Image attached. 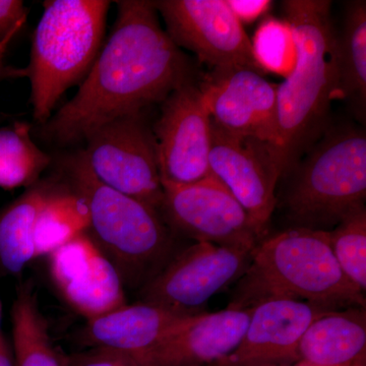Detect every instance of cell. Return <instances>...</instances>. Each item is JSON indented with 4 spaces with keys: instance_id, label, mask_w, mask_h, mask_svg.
Here are the masks:
<instances>
[{
    "instance_id": "1",
    "label": "cell",
    "mask_w": 366,
    "mask_h": 366,
    "mask_svg": "<svg viewBox=\"0 0 366 366\" xmlns=\"http://www.w3.org/2000/svg\"><path fill=\"white\" fill-rule=\"evenodd\" d=\"M192 81L189 60L158 20L153 1L117 2L112 34L78 93L44 124L57 144L83 141L100 125L142 113Z\"/></svg>"
},
{
    "instance_id": "2",
    "label": "cell",
    "mask_w": 366,
    "mask_h": 366,
    "mask_svg": "<svg viewBox=\"0 0 366 366\" xmlns=\"http://www.w3.org/2000/svg\"><path fill=\"white\" fill-rule=\"evenodd\" d=\"M327 0H287L285 20L295 41L292 71L277 85L274 136L264 144L279 177L290 174L327 132L338 99V35Z\"/></svg>"
},
{
    "instance_id": "3",
    "label": "cell",
    "mask_w": 366,
    "mask_h": 366,
    "mask_svg": "<svg viewBox=\"0 0 366 366\" xmlns=\"http://www.w3.org/2000/svg\"><path fill=\"white\" fill-rule=\"evenodd\" d=\"M272 300L305 301L330 310L365 307L363 292L335 259L327 231L298 227L257 244L228 307L249 310Z\"/></svg>"
},
{
    "instance_id": "4",
    "label": "cell",
    "mask_w": 366,
    "mask_h": 366,
    "mask_svg": "<svg viewBox=\"0 0 366 366\" xmlns=\"http://www.w3.org/2000/svg\"><path fill=\"white\" fill-rule=\"evenodd\" d=\"M64 170L69 187L88 207V234L124 285L144 287L174 257L172 236L157 209L99 180L81 152L66 159Z\"/></svg>"
},
{
    "instance_id": "5",
    "label": "cell",
    "mask_w": 366,
    "mask_h": 366,
    "mask_svg": "<svg viewBox=\"0 0 366 366\" xmlns=\"http://www.w3.org/2000/svg\"><path fill=\"white\" fill-rule=\"evenodd\" d=\"M109 6L105 0L45 2L25 69L36 122L44 125L64 92L90 71L102 48Z\"/></svg>"
},
{
    "instance_id": "6",
    "label": "cell",
    "mask_w": 366,
    "mask_h": 366,
    "mask_svg": "<svg viewBox=\"0 0 366 366\" xmlns=\"http://www.w3.org/2000/svg\"><path fill=\"white\" fill-rule=\"evenodd\" d=\"M285 199L296 227L330 231L365 208V132L353 127L327 129L296 166Z\"/></svg>"
},
{
    "instance_id": "7",
    "label": "cell",
    "mask_w": 366,
    "mask_h": 366,
    "mask_svg": "<svg viewBox=\"0 0 366 366\" xmlns=\"http://www.w3.org/2000/svg\"><path fill=\"white\" fill-rule=\"evenodd\" d=\"M81 152L95 177L112 189L161 209L163 187L154 132L142 113L100 125Z\"/></svg>"
},
{
    "instance_id": "8",
    "label": "cell",
    "mask_w": 366,
    "mask_h": 366,
    "mask_svg": "<svg viewBox=\"0 0 366 366\" xmlns=\"http://www.w3.org/2000/svg\"><path fill=\"white\" fill-rule=\"evenodd\" d=\"M161 209L171 227L197 242L254 250L266 234L215 175L189 184L162 183Z\"/></svg>"
},
{
    "instance_id": "9",
    "label": "cell",
    "mask_w": 366,
    "mask_h": 366,
    "mask_svg": "<svg viewBox=\"0 0 366 366\" xmlns=\"http://www.w3.org/2000/svg\"><path fill=\"white\" fill-rule=\"evenodd\" d=\"M252 252L196 242L144 286L142 301L183 315L203 312L214 295L242 276Z\"/></svg>"
},
{
    "instance_id": "10",
    "label": "cell",
    "mask_w": 366,
    "mask_h": 366,
    "mask_svg": "<svg viewBox=\"0 0 366 366\" xmlns=\"http://www.w3.org/2000/svg\"><path fill=\"white\" fill-rule=\"evenodd\" d=\"M177 47L194 52L212 69L244 66L264 74L252 52V40L226 0L153 1Z\"/></svg>"
},
{
    "instance_id": "11",
    "label": "cell",
    "mask_w": 366,
    "mask_h": 366,
    "mask_svg": "<svg viewBox=\"0 0 366 366\" xmlns=\"http://www.w3.org/2000/svg\"><path fill=\"white\" fill-rule=\"evenodd\" d=\"M162 103L153 131L161 182L189 184L208 177L212 120L199 85L187 81Z\"/></svg>"
},
{
    "instance_id": "12",
    "label": "cell",
    "mask_w": 366,
    "mask_h": 366,
    "mask_svg": "<svg viewBox=\"0 0 366 366\" xmlns=\"http://www.w3.org/2000/svg\"><path fill=\"white\" fill-rule=\"evenodd\" d=\"M244 66L212 69L199 84L212 124L238 139L268 144L277 117V85Z\"/></svg>"
},
{
    "instance_id": "13",
    "label": "cell",
    "mask_w": 366,
    "mask_h": 366,
    "mask_svg": "<svg viewBox=\"0 0 366 366\" xmlns=\"http://www.w3.org/2000/svg\"><path fill=\"white\" fill-rule=\"evenodd\" d=\"M48 261L60 295L86 320L127 305L119 273L88 233L53 252Z\"/></svg>"
},
{
    "instance_id": "14",
    "label": "cell",
    "mask_w": 366,
    "mask_h": 366,
    "mask_svg": "<svg viewBox=\"0 0 366 366\" xmlns=\"http://www.w3.org/2000/svg\"><path fill=\"white\" fill-rule=\"evenodd\" d=\"M330 308L305 301L272 300L252 308L247 331L233 352L212 366H293L308 326Z\"/></svg>"
},
{
    "instance_id": "15",
    "label": "cell",
    "mask_w": 366,
    "mask_h": 366,
    "mask_svg": "<svg viewBox=\"0 0 366 366\" xmlns=\"http://www.w3.org/2000/svg\"><path fill=\"white\" fill-rule=\"evenodd\" d=\"M209 164L212 174L266 231L276 206L274 189L280 177L264 144L229 136L212 124Z\"/></svg>"
},
{
    "instance_id": "16",
    "label": "cell",
    "mask_w": 366,
    "mask_h": 366,
    "mask_svg": "<svg viewBox=\"0 0 366 366\" xmlns=\"http://www.w3.org/2000/svg\"><path fill=\"white\" fill-rule=\"evenodd\" d=\"M252 308H226L182 317L144 357V366H212L235 350Z\"/></svg>"
},
{
    "instance_id": "17",
    "label": "cell",
    "mask_w": 366,
    "mask_h": 366,
    "mask_svg": "<svg viewBox=\"0 0 366 366\" xmlns=\"http://www.w3.org/2000/svg\"><path fill=\"white\" fill-rule=\"evenodd\" d=\"M187 315H189L144 301L125 305L86 320L81 340L90 347H106L132 354L143 363L144 357L160 343L171 327Z\"/></svg>"
},
{
    "instance_id": "18",
    "label": "cell",
    "mask_w": 366,
    "mask_h": 366,
    "mask_svg": "<svg viewBox=\"0 0 366 366\" xmlns=\"http://www.w3.org/2000/svg\"><path fill=\"white\" fill-rule=\"evenodd\" d=\"M298 363L312 366L366 365L365 307L331 310L315 319L301 338Z\"/></svg>"
},
{
    "instance_id": "19",
    "label": "cell",
    "mask_w": 366,
    "mask_h": 366,
    "mask_svg": "<svg viewBox=\"0 0 366 366\" xmlns=\"http://www.w3.org/2000/svg\"><path fill=\"white\" fill-rule=\"evenodd\" d=\"M54 187L38 184L0 212V267L18 274L37 259L35 228L38 215Z\"/></svg>"
},
{
    "instance_id": "20",
    "label": "cell",
    "mask_w": 366,
    "mask_h": 366,
    "mask_svg": "<svg viewBox=\"0 0 366 366\" xmlns=\"http://www.w3.org/2000/svg\"><path fill=\"white\" fill-rule=\"evenodd\" d=\"M338 98L360 118L366 109V4L354 1L347 9L338 36Z\"/></svg>"
},
{
    "instance_id": "21",
    "label": "cell",
    "mask_w": 366,
    "mask_h": 366,
    "mask_svg": "<svg viewBox=\"0 0 366 366\" xmlns=\"http://www.w3.org/2000/svg\"><path fill=\"white\" fill-rule=\"evenodd\" d=\"M89 228L90 214L83 197L69 185L67 189H53L36 222V257L52 254L88 233Z\"/></svg>"
},
{
    "instance_id": "22",
    "label": "cell",
    "mask_w": 366,
    "mask_h": 366,
    "mask_svg": "<svg viewBox=\"0 0 366 366\" xmlns=\"http://www.w3.org/2000/svg\"><path fill=\"white\" fill-rule=\"evenodd\" d=\"M11 325L14 366H64L53 348L35 291L29 284L19 289Z\"/></svg>"
},
{
    "instance_id": "23",
    "label": "cell",
    "mask_w": 366,
    "mask_h": 366,
    "mask_svg": "<svg viewBox=\"0 0 366 366\" xmlns=\"http://www.w3.org/2000/svg\"><path fill=\"white\" fill-rule=\"evenodd\" d=\"M50 162L51 158L34 143L28 124L0 129L1 189L33 187Z\"/></svg>"
},
{
    "instance_id": "24",
    "label": "cell",
    "mask_w": 366,
    "mask_h": 366,
    "mask_svg": "<svg viewBox=\"0 0 366 366\" xmlns=\"http://www.w3.org/2000/svg\"><path fill=\"white\" fill-rule=\"evenodd\" d=\"M332 252L341 271L361 292L366 289V209L353 212L327 231Z\"/></svg>"
},
{
    "instance_id": "25",
    "label": "cell",
    "mask_w": 366,
    "mask_h": 366,
    "mask_svg": "<svg viewBox=\"0 0 366 366\" xmlns=\"http://www.w3.org/2000/svg\"><path fill=\"white\" fill-rule=\"evenodd\" d=\"M255 61L264 72L288 76L296 59L295 37L285 20L266 19L255 32L252 41Z\"/></svg>"
},
{
    "instance_id": "26",
    "label": "cell",
    "mask_w": 366,
    "mask_h": 366,
    "mask_svg": "<svg viewBox=\"0 0 366 366\" xmlns=\"http://www.w3.org/2000/svg\"><path fill=\"white\" fill-rule=\"evenodd\" d=\"M64 366H144L136 356L106 347H92L90 350L69 356Z\"/></svg>"
},
{
    "instance_id": "27",
    "label": "cell",
    "mask_w": 366,
    "mask_h": 366,
    "mask_svg": "<svg viewBox=\"0 0 366 366\" xmlns=\"http://www.w3.org/2000/svg\"><path fill=\"white\" fill-rule=\"evenodd\" d=\"M28 16L21 0H0V41Z\"/></svg>"
},
{
    "instance_id": "28",
    "label": "cell",
    "mask_w": 366,
    "mask_h": 366,
    "mask_svg": "<svg viewBox=\"0 0 366 366\" xmlns=\"http://www.w3.org/2000/svg\"><path fill=\"white\" fill-rule=\"evenodd\" d=\"M231 11L242 24L243 21L252 23L268 11L271 6L269 0H226Z\"/></svg>"
},
{
    "instance_id": "29",
    "label": "cell",
    "mask_w": 366,
    "mask_h": 366,
    "mask_svg": "<svg viewBox=\"0 0 366 366\" xmlns=\"http://www.w3.org/2000/svg\"><path fill=\"white\" fill-rule=\"evenodd\" d=\"M26 21V19L21 21L11 32L7 34L4 39L0 41V81L6 78H23V76H26L25 69H14V67L6 66L4 64L7 49H9L11 41L14 40V36L20 32L21 29L25 25Z\"/></svg>"
},
{
    "instance_id": "30",
    "label": "cell",
    "mask_w": 366,
    "mask_h": 366,
    "mask_svg": "<svg viewBox=\"0 0 366 366\" xmlns=\"http://www.w3.org/2000/svg\"><path fill=\"white\" fill-rule=\"evenodd\" d=\"M0 366H14L13 352L4 334H0Z\"/></svg>"
},
{
    "instance_id": "31",
    "label": "cell",
    "mask_w": 366,
    "mask_h": 366,
    "mask_svg": "<svg viewBox=\"0 0 366 366\" xmlns=\"http://www.w3.org/2000/svg\"><path fill=\"white\" fill-rule=\"evenodd\" d=\"M1 317H2V305H1V300H0V334L2 333V332H1Z\"/></svg>"
},
{
    "instance_id": "32",
    "label": "cell",
    "mask_w": 366,
    "mask_h": 366,
    "mask_svg": "<svg viewBox=\"0 0 366 366\" xmlns=\"http://www.w3.org/2000/svg\"><path fill=\"white\" fill-rule=\"evenodd\" d=\"M293 366H312V365H305V363H296V365H293ZM360 366H366V365H360Z\"/></svg>"
}]
</instances>
